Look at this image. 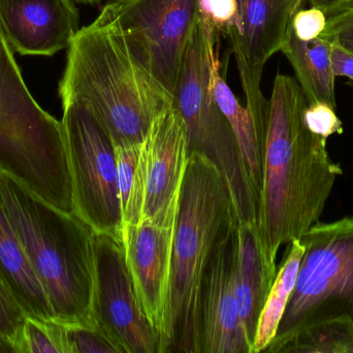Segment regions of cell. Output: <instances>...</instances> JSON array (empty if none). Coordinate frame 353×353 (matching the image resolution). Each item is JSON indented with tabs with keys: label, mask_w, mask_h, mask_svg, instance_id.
Masks as SVG:
<instances>
[{
	"label": "cell",
	"mask_w": 353,
	"mask_h": 353,
	"mask_svg": "<svg viewBox=\"0 0 353 353\" xmlns=\"http://www.w3.org/2000/svg\"><path fill=\"white\" fill-rule=\"evenodd\" d=\"M307 104L296 79L276 77L257 216L261 247L274 265L283 245L300 240L319 222L336 180L343 173L330 157L327 139L307 126Z\"/></svg>",
	"instance_id": "1"
},
{
	"label": "cell",
	"mask_w": 353,
	"mask_h": 353,
	"mask_svg": "<svg viewBox=\"0 0 353 353\" xmlns=\"http://www.w3.org/2000/svg\"><path fill=\"white\" fill-rule=\"evenodd\" d=\"M0 285L14 298L27 317L54 318L47 296L35 276L0 194Z\"/></svg>",
	"instance_id": "17"
},
{
	"label": "cell",
	"mask_w": 353,
	"mask_h": 353,
	"mask_svg": "<svg viewBox=\"0 0 353 353\" xmlns=\"http://www.w3.org/2000/svg\"><path fill=\"white\" fill-rule=\"evenodd\" d=\"M332 64L336 77L353 80V54L335 41H332Z\"/></svg>",
	"instance_id": "30"
},
{
	"label": "cell",
	"mask_w": 353,
	"mask_h": 353,
	"mask_svg": "<svg viewBox=\"0 0 353 353\" xmlns=\"http://www.w3.org/2000/svg\"><path fill=\"white\" fill-rule=\"evenodd\" d=\"M217 33L199 16L173 93V105L184 122L188 155L213 162L223 176L238 223H257L259 199L249 182L236 136L214 93Z\"/></svg>",
	"instance_id": "6"
},
{
	"label": "cell",
	"mask_w": 353,
	"mask_h": 353,
	"mask_svg": "<svg viewBox=\"0 0 353 353\" xmlns=\"http://www.w3.org/2000/svg\"><path fill=\"white\" fill-rule=\"evenodd\" d=\"M327 21V16L323 10L315 6L305 10L302 6L292 17L290 26L296 37L303 41H310L323 35Z\"/></svg>",
	"instance_id": "29"
},
{
	"label": "cell",
	"mask_w": 353,
	"mask_h": 353,
	"mask_svg": "<svg viewBox=\"0 0 353 353\" xmlns=\"http://www.w3.org/2000/svg\"><path fill=\"white\" fill-rule=\"evenodd\" d=\"M214 93L220 109L230 122L242 155L249 182L259 199L261 198L265 165L268 128L259 126L246 107H243L232 89L220 74L217 66L214 72Z\"/></svg>",
	"instance_id": "19"
},
{
	"label": "cell",
	"mask_w": 353,
	"mask_h": 353,
	"mask_svg": "<svg viewBox=\"0 0 353 353\" xmlns=\"http://www.w3.org/2000/svg\"><path fill=\"white\" fill-rule=\"evenodd\" d=\"M270 353H353V327L345 319L327 321L302 330Z\"/></svg>",
	"instance_id": "22"
},
{
	"label": "cell",
	"mask_w": 353,
	"mask_h": 353,
	"mask_svg": "<svg viewBox=\"0 0 353 353\" xmlns=\"http://www.w3.org/2000/svg\"><path fill=\"white\" fill-rule=\"evenodd\" d=\"M305 0H236V22L224 37L236 59L246 108L254 122L268 126L270 99L261 93L263 70L268 60L281 51L292 17Z\"/></svg>",
	"instance_id": "11"
},
{
	"label": "cell",
	"mask_w": 353,
	"mask_h": 353,
	"mask_svg": "<svg viewBox=\"0 0 353 353\" xmlns=\"http://www.w3.org/2000/svg\"><path fill=\"white\" fill-rule=\"evenodd\" d=\"M300 240L305 253L296 285L263 352L319 323L345 319L353 327V216L317 222Z\"/></svg>",
	"instance_id": "7"
},
{
	"label": "cell",
	"mask_w": 353,
	"mask_h": 353,
	"mask_svg": "<svg viewBox=\"0 0 353 353\" xmlns=\"http://www.w3.org/2000/svg\"><path fill=\"white\" fill-rule=\"evenodd\" d=\"M236 255V226L218 245L203 274L201 292V353H251L239 314Z\"/></svg>",
	"instance_id": "13"
},
{
	"label": "cell",
	"mask_w": 353,
	"mask_h": 353,
	"mask_svg": "<svg viewBox=\"0 0 353 353\" xmlns=\"http://www.w3.org/2000/svg\"><path fill=\"white\" fill-rule=\"evenodd\" d=\"M0 194L54 318L65 325L95 321L92 228L76 213L48 204L2 170Z\"/></svg>",
	"instance_id": "4"
},
{
	"label": "cell",
	"mask_w": 353,
	"mask_h": 353,
	"mask_svg": "<svg viewBox=\"0 0 353 353\" xmlns=\"http://www.w3.org/2000/svg\"><path fill=\"white\" fill-rule=\"evenodd\" d=\"M79 21L72 0H0V30L21 55L52 56L68 49Z\"/></svg>",
	"instance_id": "15"
},
{
	"label": "cell",
	"mask_w": 353,
	"mask_h": 353,
	"mask_svg": "<svg viewBox=\"0 0 353 353\" xmlns=\"http://www.w3.org/2000/svg\"><path fill=\"white\" fill-rule=\"evenodd\" d=\"M77 1L82 2V3L87 4H97L99 3V2L103 1V0H77Z\"/></svg>",
	"instance_id": "33"
},
{
	"label": "cell",
	"mask_w": 353,
	"mask_h": 353,
	"mask_svg": "<svg viewBox=\"0 0 353 353\" xmlns=\"http://www.w3.org/2000/svg\"><path fill=\"white\" fill-rule=\"evenodd\" d=\"M59 95L86 104L114 145L142 144L173 105V95L137 59L119 25L101 12L72 39Z\"/></svg>",
	"instance_id": "2"
},
{
	"label": "cell",
	"mask_w": 353,
	"mask_h": 353,
	"mask_svg": "<svg viewBox=\"0 0 353 353\" xmlns=\"http://www.w3.org/2000/svg\"><path fill=\"white\" fill-rule=\"evenodd\" d=\"M174 230L175 224L148 221L123 227L128 269L145 313L161 341L167 321Z\"/></svg>",
	"instance_id": "14"
},
{
	"label": "cell",
	"mask_w": 353,
	"mask_h": 353,
	"mask_svg": "<svg viewBox=\"0 0 353 353\" xmlns=\"http://www.w3.org/2000/svg\"><path fill=\"white\" fill-rule=\"evenodd\" d=\"M24 353H68L64 323L56 319L41 321L27 317Z\"/></svg>",
	"instance_id": "23"
},
{
	"label": "cell",
	"mask_w": 353,
	"mask_h": 353,
	"mask_svg": "<svg viewBox=\"0 0 353 353\" xmlns=\"http://www.w3.org/2000/svg\"><path fill=\"white\" fill-rule=\"evenodd\" d=\"M0 170L48 204L76 213L62 122L41 109L29 93L1 30Z\"/></svg>",
	"instance_id": "5"
},
{
	"label": "cell",
	"mask_w": 353,
	"mask_h": 353,
	"mask_svg": "<svg viewBox=\"0 0 353 353\" xmlns=\"http://www.w3.org/2000/svg\"><path fill=\"white\" fill-rule=\"evenodd\" d=\"M0 353H20L17 346L0 334Z\"/></svg>",
	"instance_id": "32"
},
{
	"label": "cell",
	"mask_w": 353,
	"mask_h": 353,
	"mask_svg": "<svg viewBox=\"0 0 353 353\" xmlns=\"http://www.w3.org/2000/svg\"><path fill=\"white\" fill-rule=\"evenodd\" d=\"M27 316L14 298L0 285V334L24 353V325Z\"/></svg>",
	"instance_id": "25"
},
{
	"label": "cell",
	"mask_w": 353,
	"mask_h": 353,
	"mask_svg": "<svg viewBox=\"0 0 353 353\" xmlns=\"http://www.w3.org/2000/svg\"><path fill=\"white\" fill-rule=\"evenodd\" d=\"M281 51L292 64L307 102H325L337 109L332 41L323 37L303 41L288 26Z\"/></svg>",
	"instance_id": "18"
},
{
	"label": "cell",
	"mask_w": 353,
	"mask_h": 353,
	"mask_svg": "<svg viewBox=\"0 0 353 353\" xmlns=\"http://www.w3.org/2000/svg\"><path fill=\"white\" fill-rule=\"evenodd\" d=\"M307 126L314 134L329 139L343 133V124L338 117L337 109L325 102H310L305 109Z\"/></svg>",
	"instance_id": "26"
},
{
	"label": "cell",
	"mask_w": 353,
	"mask_h": 353,
	"mask_svg": "<svg viewBox=\"0 0 353 353\" xmlns=\"http://www.w3.org/2000/svg\"><path fill=\"white\" fill-rule=\"evenodd\" d=\"M64 325L68 353H121L97 321Z\"/></svg>",
	"instance_id": "24"
},
{
	"label": "cell",
	"mask_w": 353,
	"mask_h": 353,
	"mask_svg": "<svg viewBox=\"0 0 353 353\" xmlns=\"http://www.w3.org/2000/svg\"><path fill=\"white\" fill-rule=\"evenodd\" d=\"M236 287L239 314L247 343L252 352L259 317L277 275L259 240L257 223H238Z\"/></svg>",
	"instance_id": "16"
},
{
	"label": "cell",
	"mask_w": 353,
	"mask_h": 353,
	"mask_svg": "<svg viewBox=\"0 0 353 353\" xmlns=\"http://www.w3.org/2000/svg\"><path fill=\"white\" fill-rule=\"evenodd\" d=\"M308 1L311 6H315L329 15L330 12H335L338 8L350 3L353 0H308Z\"/></svg>",
	"instance_id": "31"
},
{
	"label": "cell",
	"mask_w": 353,
	"mask_h": 353,
	"mask_svg": "<svg viewBox=\"0 0 353 353\" xmlns=\"http://www.w3.org/2000/svg\"><path fill=\"white\" fill-rule=\"evenodd\" d=\"M304 253V245L299 238L288 242L285 256L279 271H277L275 281L259 317L251 353L265 352L275 338L280 321L294 292Z\"/></svg>",
	"instance_id": "20"
},
{
	"label": "cell",
	"mask_w": 353,
	"mask_h": 353,
	"mask_svg": "<svg viewBox=\"0 0 353 353\" xmlns=\"http://www.w3.org/2000/svg\"><path fill=\"white\" fill-rule=\"evenodd\" d=\"M199 6V0H113L101 14L119 25L137 59L173 95Z\"/></svg>",
	"instance_id": "9"
},
{
	"label": "cell",
	"mask_w": 353,
	"mask_h": 353,
	"mask_svg": "<svg viewBox=\"0 0 353 353\" xmlns=\"http://www.w3.org/2000/svg\"><path fill=\"white\" fill-rule=\"evenodd\" d=\"M142 144L115 145L117 184L123 227L136 225L142 220L146 191Z\"/></svg>",
	"instance_id": "21"
},
{
	"label": "cell",
	"mask_w": 353,
	"mask_h": 353,
	"mask_svg": "<svg viewBox=\"0 0 353 353\" xmlns=\"http://www.w3.org/2000/svg\"><path fill=\"white\" fill-rule=\"evenodd\" d=\"M92 314L121 353H163V341L134 287L121 238H94Z\"/></svg>",
	"instance_id": "10"
},
{
	"label": "cell",
	"mask_w": 353,
	"mask_h": 353,
	"mask_svg": "<svg viewBox=\"0 0 353 353\" xmlns=\"http://www.w3.org/2000/svg\"><path fill=\"white\" fill-rule=\"evenodd\" d=\"M199 16L207 21L217 35H225L236 22V0H199Z\"/></svg>",
	"instance_id": "27"
},
{
	"label": "cell",
	"mask_w": 353,
	"mask_h": 353,
	"mask_svg": "<svg viewBox=\"0 0 353 353\" xmlns=\"http://www.w3.org/2000/svg\"><path fill=\"white\" fill-rule=\"evenodd\" d=\"M327 16V27L321 37L339 44L353 54V1Z\"/></svg>",
	"instance_id": "28"
},
{
	"label": "cell",
	"mask_w": 353,
	"mask_h": 353,
	"mask_svg": "<svg viewBox=\"0 0 353 353\" xmlns=\"http://www.w3.org/2000/svg\"><path fill=\"white\" fill-rule=\"evenodd\" d=\"M223 176L213 162L191 153L176 211L163 353H201L203 274L218 245L236 227Z\"/></svg>",
	"instance_id": "3"
},
{
	"label": "cell",
	"mask_w": 353,
	"mask_h": 353,
	"mask_svg": "<svg viewBox=\"0 0 353 353\" xmlns=\"http://www.w3.org/2000/svg\"><path fill=\"white\" fill-rule=\"evenodd\" d=\"M62 107L76 215L95 233L123 240L113 140L86 104L66 99Z\"/></svg>",
	"instance_id": "8"
},
{
	"label": "cell",
	"mask_w": 353,
	"mask_h": 353,
	"mask_svg": "<svg viewBox=\"0 0 353 353\" xmlns=\"http://www.w3.org/2000/svg\"><path fill=\"white\" fill-rule=\"evenodd\" d=\"M142 151L146 191L141 221L173 225L189 158L186 128L174 105L153 122Z\"/></svg>",
	"instance_id": "12"
}]
</instances>
